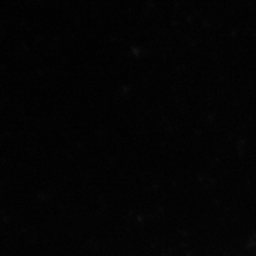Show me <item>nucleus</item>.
Here are the masks:
<instances>
[]
</instances>
